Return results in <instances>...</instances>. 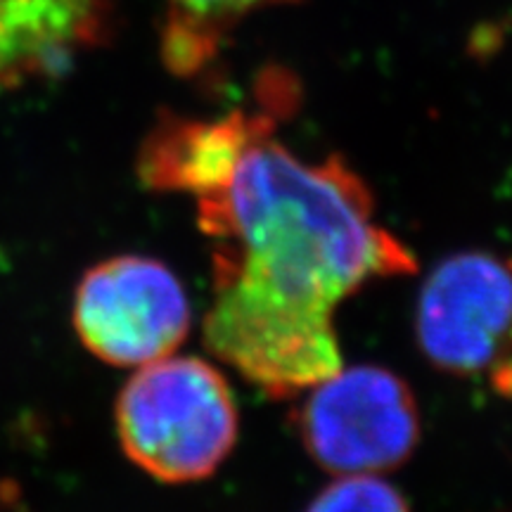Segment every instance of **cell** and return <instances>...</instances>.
<instances>
[{"mask_svg":"<svg viewBox=\"0 0 512 512\" xmlns=\"http://www.w3.org/2000/svg\"><path fill=\"white\" fill-rule=\"evenodd\" d=\"M306 512H411L406 496L375 475H339Z\"/></svg>","mask_w":512,"mask_h":512,"instance_id":"8","label":"cell"},{"mask_svg":"<svg viewBox=\"0 0 512 512\" xmlns=\"http://www.w3.org/2000/svg\"><path fill=\"white\" fill-rule=\"evenodd\" d=\"M102 29V0H0V91L62 72Z\"/></svg>","mask_w":512,"mask_h":512,"instance_id":"7","label":"cell"},{"mask_svg":"<svg viewBox=\"0 0 512 512\" xmlns=\"http://www.w3.org/2000/svg\"><path fill=\"white\" fill-rule=\"evenodd\" d=\"M121 448L169 484L214 475L238 441V406L226 377L197 356L140 366L117 399Z\"/></svg>","mask_w":512,"mask_h":512,"instance_id":"2","label":"cell"},{"mask_svg":"<svg viewBox=\"0 0 512 512\" xmlns=\"http://www.w3.org/2000/svg\"><path fill=\"white\" fill-rule=\"evenodd\" d=\"M176 8L195 19H221L233 17L240 12H249L254 8H264L271 3H283V0H174Z\"/></svg>","mask_w":512,"mask_h":512,"instance_id":"9","label":"cell"},{"mask_svg":"<svg viewBox=\"0 0 512 512\" xmlns=\"http://www.w3.org/2000/svg\"><path fill=\"white\" fill-rule=\"evenodd\" d=\"M192 311L181 280L150 256H112L81 278L74 328L83 347L119 368L171 356L188 337Z\"/></svg>","mask_w":512,"mask_h":512,"instance_id":"5","label":"cell"},{"mask_svg":"<svg viewBox=\"0 0 512 512\" xmlns=\"http://www.w3.org/2000/svg\"><path fill=\"white\" fill-rule=\"evenodd\" d=\"M299 437L335 475H380L413 456L420 441L418 401L392 370L339 368L306 389Z\"/></svg>","mask_w":512,"mask_h":512,"instance_id":"4","label":"cell"},{"mask_svg":"<svg viewBox=\"0 0 512 512\" xmlns=\"http://www.w3.org/2000/svg\"><path fill=\"white\" fill-rule=\"evenodd\" d=\"M266 128V114L233 112L209 121L169 117L145 140L138 176L152 190L190 192L200 200L228 183L245 147Z\"/></svg>","mask_w":512,"mask_h":512,"instance_id":"6","label":"cell"},{"mask_svg":"<svg viewBox=\"0 0 512 512\" xmlns=\"http://www.w3.org/2000/svg\"><path fill=\"white\" fill-rule=\"evenodd\" d=\"M197 209L214 240L204 342L271 396L304 394L337 373L335 306L368 280L415 268L408 247L377 223L361 178L337 157L299 159L273 140V126Z\"/></svg>","mask_w":512,"mask_h":512,"instance_id":"1","label":"cell"},{"mask_svg":"<svg viewBox=\"0 0 512 512\" xmlns=\"http://www.w3.org/2000/svg\"><path fill=\"white\" fill-rule=\"evenodd\" d=\"M418 344L432 366L456 377L486 375L512 394V264L470 249L446 256L422 283Z\"/></svg>","mask_w":512,"mask_h":512,"instance_id":"3","label":"cell"}]
</instances>
